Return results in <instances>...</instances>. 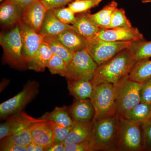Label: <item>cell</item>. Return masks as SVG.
Masks as SVG:
<instances>
[{
    "label": "cell",
    "mask_w": 151,
    "mask_h": 151,
    "mask_svg": "<svg viewBox=\"0 0 151 151\" xmlns=\"http://www.w3.org/2000/svg\"><path fill=\"white\" fill-rule=\"evenodd\" d=\"M137 62L129 47L125 49L107 62L98 65L91 82L94 86L102 83L116 84L129 76Z\"/></svg>",
    "instance_id": "obj_1"
},
{
    "label": "cell",
    "mask_w": 151,
    "mask_h": 151,
    "mask_svg": "<svg viewBox=\"0 0 151 151\" xmlns=\"http://www.w3.org/2000/svg\"><path fill=\"white\" fill-rule=\"evenodd\" d=\"M93 140L101 150H118L119 118L114 116L92 121Z\"/></svg>",
    "instance_id": "obj_2"
},
{
    "label": "cell",
    "mask_w": 151,
    "mask_h": 151,
    "mask_svg": "<svg viewBox=\"0 0 151 151\" xmlns=\"http://www.w3.org/2000/svg\"><path fill=\"white\" fill-rule=\"evenodd\" d=\"M114 84L116 93V116L120 119L140 103L143 83L131 80L128 76Z\"/></svg>",
    "instance_id": "obj_3"
},
{
    "label": "cell",
    "mask_w": 151,
    "mask_h": 151,
    "mask_svg": "<svg viewBox=\"0 0 151 151\" xmlns=\"http://www.w3.org/2000/svg\"><path fill=\"white\" fill-rule=\"evenodd\" d=\"M94 86L90 98L95 110L93 121L116 116V93L114 84L102 83Z\"/></svg>",
    "instance_id": "obj_4"
},
{
    "label": "cell",
    "mask_w": 151,
    "mask_h": 151,
    "mask_svg": "<svg viewBox=\"0 0 151 151\" xmlns=\"http://www.w3.org/2000/svg\"><path fill=\"white\" fill-rule=\"evenodd\" d=\"M0 44L6 63L18 69L27 68L23 57L22 42L18 25L8 32L1 34Z\"/></svg>",
    "instance_id": "obj_5"
},
{
    "label": "cell",
    "mask_w": 151,
    "mask_h": 151,
    "mask_svg": "<svg viewBox=\"0 0 151 151\" xmlns=\"http://www.w3.org/2000/svg\"><path fill=\"white\" fill-rule=\"evenodd\" d=\"M132 42L107 41L94 37L86 39V49L94 61L100 65L128 48Z\"/></svg>",
    "instance_id": "obj_6"
},
{
    "label": "cell",
    "mask_w": 151,
    "mask_h": 151,
    "mask_svg": "<svg viewBox=\"0 0 151 151\" xmlns=\"http://www.w3.org/2000/svg\"><path fill=\"white\" fill-rule=\"evenodd\" d=\"M119 129L118 150L137 151L145 149L142 125L121 118Z\"/></svg>",
    "instance_id": "obj_7"
},
{
    "label": "cell",
    "mask_w": 151,
    "mask_h": 151,
    "mask_svg": "<svg viewBox=\"0 0 151 151\" xmlns=\"http://www.w3.org/2000/svg\"><path fill=\"white\" fill-rule=\"evenodd\" d=\"M98 65L90 56L86 48L76 52L67 64L65 77L67 80L84 78L92 79Z\"/></svg>",
    "instance_id": "obj_8"
},
{
    "label": "cell",
    "mask_w": 151,
    "mask_h": 151,
    "mask_svg": "<svg viewBox=\"0 0 151 151\" xmlns=\"http://www.w3.org/2000/svg\"><path fill=\"white\" fill-rule=\"evenodd\" d=\"M38 83L30 81L18 94L0 105V117L6 119L12 115L21 112L39 92Z\"/></svg>",
    "instance_id": "obj_9"
},
{
    "label": "cell",
    "mask_w": 151,
    "mask_h": 151,
    "mask_svg": "<svg viewBox=\"0 0 151 151\" xmlns=\"http://www.w3.org/2000/svg\"><path fill=\"white\" fill-rule=\"evenodd\" d=\"M21 35L23 57L27 65L31 62L43 42V37L22 21L18 24Z\"/></svg>",
    "instance_id": "obj_10"
},
{
    "label": "cell",
    "mask_w": 151,
    "mask_h": 151,
    "mask_svg": "<svg viewBox=\"0 0 151 151\" xmlns=\"http://www.w3.org/2000/svg\"><path fill=\"white\" fill-rule=\"evenodd\" d=\"M95 37L110 42H134L145 40L137 28L120 27L101 29Z\"/></svg>",
    "instance_id": "obj_11"
},
{
    "label": "cell",
    "mask_w": 151,
    "mask_h": 151,
    "mask_svg": "<svg viewBox=\"0 0 151 151\" xmlns=\"http://www.w3.org/2000/svg\"><path fill=\"white\" fill-rule=\"evenodd\" d=\"M47 9L37 0L24 11L22 21L36 32L39 33Z\"/></svg>",
    "instance_id": "obj_12"
},
{
    "label": "cell",
    "mask_w": 151,
    "mask_h": 151,
    "mask_svg": "<svg viewBox=\"0 0 151 151\" xmlns=\"http://www.w3.org/2000/svg\"><path fill=\"white\" fill-rule=\"evenodd\" d=\"M32 142L47 151L53 142V132L49 121L43 119L33 124L31 128Z\"/></svg>",
    "instance_id": "obj_13"
},
{
    "label": "cell",
    "mask_w": 151,
    "mask_h": 151,
    "mask_svg": "<svg viewBox=\"0 0 151 151\" xmlns=\"http://www.w3.org/2000/svg\"><path fill=\"white\" fill-rule=\"evenodd\" d=\"M93 124L89 122H74L63 143L65 146L93 141Z\"/></svg>",
    "instance_id": "obj_14"
},
{
    "label": "cell",
    "mask_w": 151,
    "mask_h": 151,
    "mask_svg": "<svg viewBox=\"0 0 151 151\" xmlns=\"http://www.w3.org/2000/svg\"><path fill=\"white\" fill-rule=\"evenodd\" d=\"M75 29L72 25L65 24L55 15L52 9H47L40 34L43 37H54L67 29Z\"/></svg>",
    "instance_id": "obj_15"
},
{
    "label": "cell",
    "mask_w": 151,
    "mask_h": 151,
    "mask_svg": "<svg viewBox=\"0 0 151 151\" xmlns=\"http://www.w3.org/2000/svg\"><path fill=\"white\" fill-rule=\"evenodd\" d=\"M68 112L74 122H92L95 115V110L90 99L76 100L68 108Z\"/></svg>",
    "instance_id": "obj_16"
},
{
    "label": "cell",
    "mask_w": 151,
    "mask_h": 151,
    "mask_svg": "<svg viewBox=\"0 0 151 151\" xmlns=\"http://www.w3.org/2000/svg\"><path fill=\"white\" fill-rule=\"evenodd\" d=\"M24 10L13 2L4 0L0 6V22L5 27L17 25L22 21Z\"/></svg>",
    "instance_id": "obj_17"
},
{
    "label": "cell",
    "mask_w": 151,
    "mask_h": 151,
    "mask_svg": "<svg viewBox=\"0 0 151 151\" xmlns=\"http://www.w3.org/2000/svg\"><path fill=\"white\" fill-rule=\"evenodd\" d=\"M89 11L78 14L72 25L76 32L86 39L95 37L101 29L89 18Z\"/></svg>",
    "instance_id": "obj_18"
},
{
    "label": "cell",
    "mask_w": 151,
    "mask_h": 151,
    "mask_svg": "<svg viewBox=\"0 0 151 151\" xmlns=\"http://www.w3.org/2000/svg\"><path fill=\"white\" fill-rule=\"evenodd\" d=\"M67 81L69 94L76 100L91 98L94 87L91 79L84 78L76 80H67Z\"/></svg>",
    "instance_id": "obj_19"
},
{
    "label": "cell",
    "mask_w": 151,
    "mask_h": 151,
    "mask_svg": "<svg viewBox=\"0 0 151 151\" xmlns=\"http://www.w3.org/2000/svg\"><path fill=\"white\" fill-rule=\"evenodd\" d=\"M53 37L74 52L86 48V38L80 35L74 30H66Z\"/></svg>",
    "instance_id": "obj_20"
},
{
    "label": "cell",
    "mask_w": 151,
    "mask_h": 151,
    "mask_svg": "<svg viewBox=\"0 0 151 151\" xmlns=\"http://www.w3.org/2000/svg\"><path fill=\"white\" fill-rule=\"evenodd\" d=\"M7 119L6 122L0 125L1 140L12 134L21 124L35 119L22 111L12 115Z\"/></svg>",
    "instance_id": "obj_21"
},
{
    "label": "cell",
    "mask_w": 151,
    "mask_h": 151,
    "mask_svg": "<svg viewBox=\"0 0 151 151\" xmlns=\"http://www.w3.org/2000/svg\"><path fill=\"white\" fill-rule=\"evenodd\" d=\"M43 119H35L21 124L7 139L18 145L27 147L32 142L31 128L33 124Z\"/></svg>",
    "instance_id": "obj_22"
},
{
    "label": "cell",
    "mask_w": 151,
    "mask_h": 151,
    "mask_svg": "<svg viewBox=\"0 0 151 151\" xmlns=\"http://www.w3.org/2000/svg\"><path fill=\"white\" fill-rule=\"evenodd\" d=\"M53 54L49 47L43 41L32 60L28 65V69L37 72L44 71Z\"/></svg>",
    "instance_id": "obj_23"
},
{
    "label": "cell",
    "mask_w": 151,
    "mask_h": 151,
    "mask_svg": "<svg viewBox=\"0 0 151 151\" xmlns=\"http://www.w3.org/2000/svg\"><path fill=\"white\" fill-rule=\"evenodd\" d=\"M117 6L118 3L116 1H111L96 13H89V18L100 28L109 29L112 14Z\"/></svg>",
    "instance_id": "obj_24"
},
{
    "label": "cell",
    "mask_w": 151,
    "mask_h": 151,
    "mask_svg": "<svg viewBox=\"0 0 151 151\" xmlns=\"http://www.w3.org/2000/svg\"><path fill=\"white\" fill-rule=\"evenodd\" d=\"M151 104L140 102L126 113L123 118L142 125L150 119Z\"/></svg>",
    "instance_id": "obj_25"
},
{
    "label": "cell",
    "mask_w": 151,
    "mask_h": 151,
    "mask_svg": "<svg viewBox=\"0 0 151 151\" xmlns=\"http://www.w3.org/2000/svg\"><path fill=\"white\" fill-rule=\"evenodd\" d=\"M41 119L51 121L65 127L73 126L74 122L71 119L66 106L56 107L51 112L46 113Z\"/></svg>",
    "instance_id": "obj_26"
},
{
    "label": "cell",
    "mask_w": 151,
    "mask_h": 151,
    "mask_svg": "<svg viewBox=\"0 0 151 151\" xmlns=\"http://www.w3.org/2000/svg\"><path fill=\"white\" fill-rule=\"evenodd\" d=\"M131 80L143 83L151 78V60H141L135 63L129 75Z\"/></svg>",
    "instance_id": "obj_27"
},
{
    "label": "cell",
    "mask_w": 151,
    "mask_h": 151,
    "mask_svg": "<svg viewBox=\"0 0 151 151\" xmlns=\"http://www.w3.org/2000/svg\"><path fill=\"white\" fill-rule=\"evenodd\" d=\"M43 41L48 45L53 54L61 58L67 64L72 59L75 52L71 51L53 37H43Z\"/></svg>",
    "instance_id": "obj_28"
},
{
    "label": "cell",
    "mask_w": 151,
    "mask_h": 151,
    "mask_svg": "<svg viewBox=\"0 0 151 151\" xmlns=\"http://www.w3.org/2000/svg\"><path fill=\"white\" fill-rule=\"evenodd\" d=\"M129 48L137 62L151 57V41H137L132 42Z\"/></svg>",
    "instance_id": "obj_29"
},
{
    "label": "cell",
    "mask_w": 151,
    "mask_h": 151,
    "mask_svg": "<svg viewBox=\"0 0 151 151\" xmlns=\"http://www.w3.org/2000/svg\"><path fill=\"white\" fill-rule=\"evenodd\" d=\"M47 68L52 74H58L65 77L67 70V64L61 58L53 54Z\"/></svg>",
    "instance_id": "obj_30"
},
{
    "label": "cell",
    "mask_w": 151,
    "mask_h": 151,
    "mask_svg": "<svg viewBox=\"0 0 151 151\" xmlns=\"http://www.w3.org/2000/svg\"><path fill=\"white\" fill-rule=\"evenodd\" d=\"M132 27V24L126 16L125 10L117 8L112 14L110 28Z\"/></svg>",
    "instance_id": "obj_31"
},
{
    "label": "cell",
    "mask_w": 151,
    "mask_h": 151,
    "mask_svg": "<svg viewBox=\"0 0 151 151\" xmlns=\"http://www.w3.org/2000/svg\"><path fill=\"white\" fill-rule=\"evenodd\" d=\"M103 0H76L68 4L70 8L75 14L85 12L90 9L99 5Z\"/></svg>",
    "instance_id": "obj_32"
},
{
    "label": "cell",
    "mask_w": 151,
    "mask_h": 151,
    "mask_svg": "<svg viewBox=\"0 0 151 151\" xmlns=\"http://www.w3.org/2000/svg\"><path fill=\"white\" fill-rule=\"evenodd\" d=\"M52 10L55 17L63 23L73 25L75 22L76 16L68 7H63Z\"/></svg>",
    "instance_id": "obj_33"
},
{
    "label": "cell",
    "mask_w": 151,
    "mask_h": 151,
    "mask_svg": "<svg viewBox=\"0 0 151 151\" xmlns=\"http://www.w3.org/2000/svg\"><path fill=\"white\" fill-rule=\"evenodd\" d=\"M50 122L51 124L53 132V143H63L65 139L67 137L68 135L69 134L72 127H63L51 121Z\"/></svg>",
    "instance_id": "obj_34"
},
{
    "label": "cell",
    "mask_w": 151,
    "mask_h": 151,
    "mask_svg": "<svg viewBox=\"0 0 151 151\" xmlns=\"http://www.w3.org/2000/svg\"><path fill=\"white\" fill-rule=\"evenodd\" d=\"M101 150L93 141L65 146V151H94Z\"/></svg>",
    "instance_id": "obj_35"
},
{
    "label": "cell",
    "mask_w": 151,
    "mask_h": 151,
    "mask_svg": "<svg viewBox=\"0 0 151 151\" xmlns=\"http://www.w3.org/2000/svg\"><path fill=\"white\" fill-rule=\"evenodd\" d=\"M0 150L2 151H27L26 147L17 145L6 138L1 140Z\"/></svg>",
    "instance_id": "obj_36"
},
{
    "label": "cell",
    "mask_w": 151,
    "mask_h": 151,
    "mask_svg": "<svg viewBox=\"0 0 151 151\" xmlns=\"http://www.w3.org/2000/svg\"><path fill=\"white\" fill-rule=\"evenodd\" d=\"M141 102L151 104V78L143 82L140 91Z\"/></svg>",
    "instance_id": "obj_37"
},
{
    "label": "cell",
    "mask_w": 151,
    "mask_h": 151,
    "mask_svg": "<svg viewBox=\"0 0 151 151\" xmlns=\"http://www.w3.org/2000/svg\"><path fill=\"white\" fill-rule=\"evenodd\" d=\"M75 1L76 0H41L47 9L63 7Z\"/></svg>",
    "instance_id": "obj_38"
},
{
    "label": "cell",
    "mask_w": 151,
    "mask_h": 151,
    "mask_svg": "<svg viewBox=\"0 0 151 151\" xmlns=\"http://www.w3.org/2000/svg\"><path fill=\"white\" fill-rule=\"evenodd\" d=\"M144 135V147L149 145L151 146V119H150L142 125Z\"/></svg>",
    "instance_id": "obj_39"
},
{
    "label": "cell",
    "mask_w": 151,
    "mask_h": 151,
    "mask_svg": "<svg viewBox=\"0 0 151 151\" xmlns=\"http://www.w3.org/2000/svg\"><path fill=\"white\" fill-rule=\"evenodd\" d=\"M20 6L24 11L37 0H9Z\"/></svg>",
    "instance_id": "obj_40"
},
{
    "label": "cell",
    "mask_w": 151,
    "mask_h": 151,
    "mask_svg": "<svg viewBox=\"0 0 151 151\" xmlns=\"http://www.w3.org/2000/svg\"><path fill=\"white\" fill-rule=\"evenodd\" d=\"M65 146L63 143H53L47 151H65Z\"/></svg>",
    "instance_id": "obj_41"
},
{
    "label": "cell",
    "mask_w": 151,
    "mask_h": 151,
    "mask_svg": "<svg viewBox=\"0 0 151 151\" xmlns=\"http://www.w3.org/2000/svg\"><path fill=\"white\" fill-rule=\"evenodd\" d=\"M27 151H44L45 149L41 146L37 144L32 142L29 145L26 147Z\"/></svg>",
    "instance_id": "obj_42"
},
{
    "label": "cell",
    "mask_w": 151,
    "mask_h": 151,
    "mask_svg": "<svg viewBox=\"0 0 151 151\" xmlns=\"http://www.w3.org/2000/svg\"><path fill=\"white\" fill-rule=\"evenodd\" d=\"M142 1L143 3H151V0H142Z\"/></svg>",
    "instance_id": "obj_43"
},
{
    "label": "cell",
    "mask_w": 151,
    "mask_h": 151,
    "mask_svg": "<svg viewBox=\"0 0 151 151\" xmlns=\"http://www.w3.org/2000/svg\"><path fill=\"white\" fill-rule=\"evenodd\" d=\"M4 1V0H0V1L1 2H3Z\"/></svg>",
    "instance_id": "obj_44"
},
{
    "label": "cell",
    "mask_w": 151,
    "mask_h": 151,
    "mask_svg": "<svg viewBox=\"0 0 151 151\" xmlns=\"http://www.w3.org/2000/svg\"><path fill=\"white\" fill-rule=\"evenodd\" d=\"M150 119H151V116H150Z\"/></svg>",
    "instance_id": "obj_45"
}]
</instances>
